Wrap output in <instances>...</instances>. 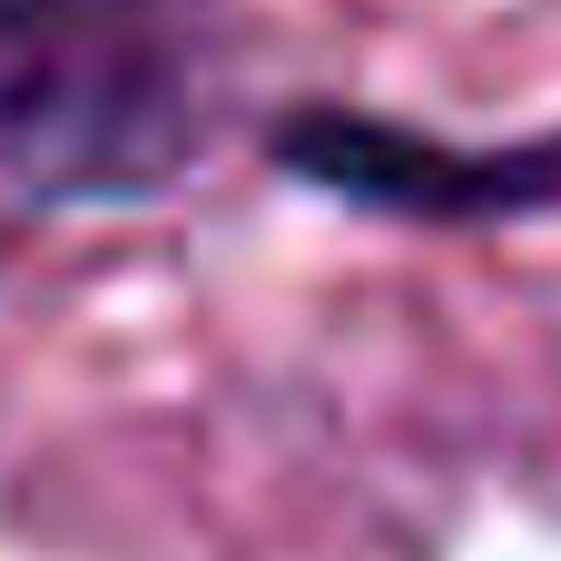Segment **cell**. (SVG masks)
<instances>
[{"mask_svg": "<svg viewBox=\"0 0 561 561\" xmlns=\"http://www.w3.org/2000/svg\"><path fill=\"white\" fill-rule=\"evenodd\" d=\"M207 128V0H0V197H148Z\"/></svg>", "mask_w": 561, "mask_h": 561, "instance_id": "cell-1", "label": "cell"}, {"mask_svg": "<svg viewBox=\"0 0 561 561\" xmlns=\"http://www.w3.org/2000/svg\"><path fill=\"white\" fill-rule=\"evenodd\" d=\"M276 158L296 178L365 197V207H394V217H513V207L561 197V138L473 158V148H434V138L375 128V118H296L276 138Z\"/></svg>", "mask_w": 561, "mask_h": 561, "instance_id": "cell-2", "label": "cell"}]
</instances>
